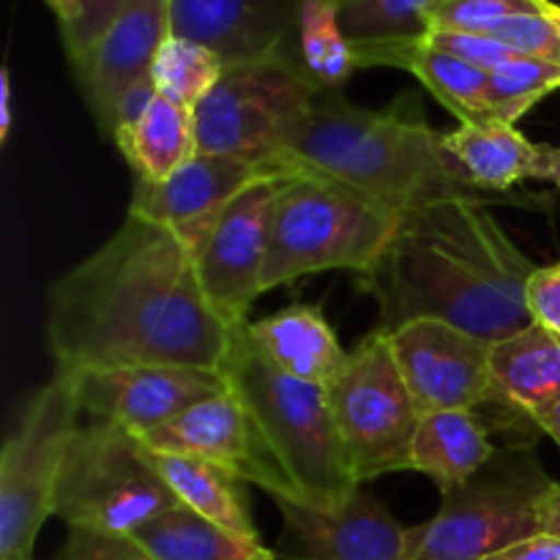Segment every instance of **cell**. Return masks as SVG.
<instances>
[{"mask_svg": "<svg viewBox=\"0 0 560 560\" xmlns=\"http://www.w3.org/2000/svg\"><path fill=\"white\" fill-rule=\"evenodd\" d=\"M11 126H14V115H11V77L3 71L0 77V142L9 140Z\"/></svg>", "mask_w": 560, "mask_h": 560, "instance_id": "cell-38", "label": "cell"}, {"mask_svg": "<svg viewBox=\"0 0 560 560\" xmlns=\"http://www.w3.org/2000/svg\"><path fill=\"white\" fill-rule=\"evenodd\" d=\"M485 560H560V539L547 534H534L523 541L503 547Z\"/></svg>", "mask_w": 560, "mask_h": 560, "instance_id": "cell-36", "label": "cell"}, {"mask_svg": "<svg viewBox=\"0 0 560 560\" xmlns=\"http://www.w3.org/2000/svg\"><path fill=\"white\" fill-rule=\"evenodd\" d=\"M126 0H80L77 16L69 25L60 27L63 47L69 52L71 66L80 63L88 52L98 44V38L109 31L118 14L124 11Z\"/></svg>", "mask_w": 560, "mask_h": 560, "instance_id": "cell-31", "label": "cell"}, {"mask_svg": "<svg viewBox=\"0 0 560 560\" xmlns=\"http://www.w3.org/2000/svg\"><path fill=\"white\" fill-rule=\"evenodd\" d=\"M492 413L495 427L514 432L520 446H534L536 416L560 399V337L539 323L492 342Z\"/></svg>", "mask_w": 560, "mask_h": 560, "instance_id": "cell-19", "label": "cell"}, {"mask_svg": "<svg viewBox=\"0 0 560 560\" xmlns=\"http://www.w3.org/2000/svg\"><path fill=\"white\" fill-rule=\"evenodd\" d=\"M66 375L74 383L82 413L113 421L137 438L230 388L222 372L195 366H107Z\"/></svg>", "mask_w": 560, "mask_h": 560, "instance_id": "cell-14", "label": "cell"}, {"mask_svg": "<svg viewBox=\"0 0 560 560\" xmlns=\"http://www.w3.org/2000/svg\"><path fill=\"white\" fill-rule=\"evenodd\" d=\"M293 58L320 93L342 91L359 71L355 49L339 25L337 0H304L295 22Z\"/></svg>", "mask_w": 560, "mask_h": 560, "instance_id": "cell-27", "label": "cell"}, {"mask_svg": "<svg viewBox=\"0 0 560 560\" xmlns=\"http://www.w3.org/2000/svg\"><path fill=\"white\" fill-rule=\"evenodd\" d=\"M52 560H156L148 556L131 536L69 530L63 547Z\"/></svg>", "mask_w": 560, "mask_h": 560, "instance_id": "cell-33", "label": "cell"}, {"mask_svg": "<svg viewBox=\"0 0 560 560\" xmlns=\"http://www.w3.org/2000/svg\"><path fill=\"white\" fill-rule=\"evenodd\" d=\"M490 435L492 430L479 410H438L421 416L410 443L408 470L430 476L441 492L454 490L495 457L498 446Z\"/></svg>", "mask_w": 560, "mask_h": 560, "instance_id": "cell-22", "label": "cell"}, {"mask_svg": "<svg viewBox=\"0 0 560 560\" xmlns=\"http://www.w3.org/2000/svg\"><path fill=\"white\" fill-rule=\"evenodd\" d=\"M353 49L359 69L394 66V69L410 71L459 124H487V120H492L490 71L432 47L424 36Z\"/></svg>", "mask_w": 560, "mask_h": 560, "instance_id": "cell-21", "label": "cell"}, {"mask_svg": "<svg viewBox=\"0 0 560 560\" xmlns=\"http://www.w3.org/2000/svg\"><path fill=\"white\" fill-rule=\"evenodd\" d=\"M397 224V211L339 180L288 175L273 208L262 293L320 271L361 277L386 252Z\"/></svg>", "mask_w": 560, "mask_h": 560, "instance_id": "cell-5", "label": "cell"}, {"mask_svg": "<svg viewBox=\"0 0 560 560\" xmlns=\"http://www.w3.org/2000/svg\"><path fill=\"white\" fill-rule=\"evenodd\" d=\"M525 304H528L530 320L560 337V262L536 266L525 288Z\"/></svg>", "mask_w": 560, "mask_h": 560, "instance_id": "cell-34", "label": "cell"}, {"mask_svg": "<svg viewBox=\"0 0 560 560\" xmlns=\"http://www.w3.org/2000/svg\"><path fill=\"white\" fill-rule=\"evenodd\" d=\"M44 3H47L49 9H52V14L58 16L60 27L69 25L77 16V9H80V0H44Z\"/></svg>", "mask_w": 560, "mask_h": 560, "instance_id": "cell-41", "label": "cell"}, {"mask_svg": "<svg viewBox=\"0 0 560 560\" xmlns=\"http://www.w3.org/2000/svg\"><path fill=\"white\" fill-rule=\"evenodd\" d=\"M151 459L180 506L191 509L200 517L211 520V523L222 525L233 534L260 539L255 520H252L246 481H241L238 476L219 468V465L202 463L195 457H180V454L151 452Z\"/></svg>", "mask_w": 560, "mask_h": 560, "instance_id": "cell-24", "label": "cell"}, {"mask_svg": "<svg viewBox=\"0 0 560 560\" xmlns=\"http://www.w3.org/2000/svg\"><path fill=\"white\" fill-rule=\"evenodd\" d=\"M238 328L208 301L184 238L135 213L49 290L47 345L66 372L107 366L222 372Z\"/></svg>", "mask_w": 560, "mask_h": 560, "instance_id": "cell-1", "label": "cell"}, {"mask_svg": "<svg viewBox=\"0 0 560 560\" xmlns=\"http://www.w3.org/2000/svg\"><path fill=\"white\" fill-rule=\"evenodd\" d=\"M277 167L339 180L397 213L438 200L536 206L530 195H495L470 184L410 93L386 109L350 104L339 91L317 93Z\"/></svg>", "mask_w": 560, "mask_h": 560, "instance_id": "cell-3", "label": "cell"}, {"mask_svg": "<svg viewBox=\"0 0 560 560\" xmlns=\"http://www.w3.org/2000/svg\"><path fill=\"white\" fill-rule=\"evenodd\" d=\"M288 175L268 173L241 191L217 222L191 246L197 277L213 310L230 323L244 326L246 312L262 293V268L271 244L273 208Z\"/></svg>", "mask_w": 560, "mask_h": 560, "instance_id": "cell-11", "label": "cell"}, {"mask_svg": "<svg viewBox=\"0 0 560 560\" xmlns=\"http://www.w3.org/2000/svg\"><path fill=\"white\" fill-rule=\"evenodd\" d=\"M443 145L465 178L485 191L512 195L517 184L539 178L541 145L530 142L512 124H459L443 135Z\"/></svg>", "mask_w": 560, "mask_h": 560, "instance_id": "cell-23", "label": "cell"}, {"mask_svg": "<svg viewBox=\"0 0 560 560\" xmlns=\"http://www.w3.org/2000/svg\"><path fill=\"white\" fill-rule=\"evenodd\" d=\"M173 506L178 501L140 438L102 419L77 427L55 490V517L69 530L135 536Z\"/></svg>", "mask_w": 560, "mask_h": 560, "instance_id": "cell-6", "label": "cell"}, {"mask_svg": "<svg viewBox=\"0 0 560 560\" xmlns=\"http://www.w3.org/2000/svg\"><path fill=\"white\" fill-rule=\"evenodd\" d=\"M448 0H337L339 25L353 47L421 38L432 11Z\"/></svg>", "mask_w": 560, "mask_h": 560, "instance_id": "cell-29", "label": "cell"}, {"mask_svg": "<svg viewBox=\"0 0 560 560\" xmlns=\"http://www.w3.org/2000/svg\"><path fill=\"white\" fill-rule=\"evenodd\" d=\"M284 523L277 560H408L413 528L361 490L337 514L295 501H273Z\"/></svg>", "mask_w": 560, "mask_h": 560, "instance_id": "cell-15", "label": "cell"}, {"mask_svg": "<svg viewBox=\"0 0 560 560\" xmlns=\"http://www.w3.org/2000/svg\"><path fill=\"white\" fill-rule=\"evenodd\" d=\"M230 388L255 419L268 452L293 485L299 503L337 514L359 492L326 388L295 381L268 364L246 337V323L235 331L233 350L222 366Z\"/></svg>", "mask_w": 560, "mask_h": 560, "instance_id": "cell-4", "label": "cell"}, {"mask_svg": "<svg viewBox=\"0 0 560 560\" xmlns=\"http://www.w3.org/2000/svg\"><path fill=\"white\" fill-rule=\"evenodd\" d=\"M539 180H552L560 189V145H541Z\"/></svg>", "mask_w": 560, "mask_h": 560, "instance_id": "cell-39", "label": "cell"}, {"mask_svg": "<svg viewBox=\"0 0 560 560\" xmlns=\"http://www.w3.org/2000/svg\"><path fill=\"white\" fill-rule=\"evenodd\" d=\"M301 3L304 0H170V33L206 44L224 66L293 58Z\"/></svg>", "mask_w": 560, "mask_h": 560, "instance_id": "cell-17", "label": "cell"}, {"mask_svg": "<svg viewBox=\"0 0 560 560\" xmlns=\"http://www.w3.org/2000/svg\"><path fill=\"white\" fill-rule=\"evenodd\" d=\"M167 36L170 0H126L118 20L74 66L82 96L102 131L113 135L120 96L151 77L153 58Z\"/></svg>", "mask_w": 560, "mask_h": 560, "instance_id": "cell-18", "label": "cell"}, {"mask_svg": "<svg viewBox=\"0 0 560 560\" xmlns=\"http://www.w3.org/2000/svg\"><path fill=\"white\" fill-rule=\"evenodd\" d=\"M156 96H159V93H156V85H153L151 77H148V80H142V82H137V85H131L129 91L120 96L118 107H115L113 137H115V131H118V129H124V126H131L135 120H140Z\"/></svg>", "mask_w": 560, "mask_h": 560, "instance_id": "cell-35", "label": "cell"}, {"mask_svg": "<svg viewBox=\"0 0 560 560\" xmlns=\"http://www.w3.org/2000/svg\"><path fill=\"white\" fill-rule=\"evenodd\" d=\"M131 539L156 560H277L260 539L233 534L186 506H173Z\"/></svg>", "mask_w": 560, "mask_h": 560, "instance_id": "cell-25", "label": "cell"}, {"mask_svg": "<svg viewBox=\"0 0 560 560\" xmlns=\"http://www.w3.org/2000/svg\"><path fill=\"white\" fill-rule=\"evenodd\" d=\"M151 452L180 454L230 470L246 485H257L273 501H295L293 485L268 452L255 419L233 388L191 405L167 424L140 435Z\"/></svg>", "mask_w": 560, "mask_h": 560, "instance_id": "cell-13", "label": "cell"}, {"mask_svg": "<svg viewBox=\"0 0 560 560\" xmlns=\"http://www.w3.org/2000/svg\"><path fill=\"white\" fill-rule=\"evenodd\" d=\"M536 528H539V534L560 539V481H552L541 492L539 503H536Z\"/></svg>", "mask_w": 560, "mask_h": 560, "instance_id": "cell-37", "label": "cell"}, {"mask_svg": "<svg viewBox=\"0 0 560 560\" xmlns=\"http://www.w3.org/2000/svg\"><path fill=\"white\" fill-rule=\"evenodd\" d=\"M326 397L361 485L408 470L421 416L386 334L372 328L350 350L342 372L326 386Z\"/></svg>", "mask_w": 560, "mask_h": 560, "instance_id": "cell-10", "label": "cell"}, {"mask_svg": "<svg viewBox=\"0 0 560 560\" xmlns=\"http://www.w3.org/2000/svg\"><path fill=\"white\" fill-rule=\"evenodd\" d=\"M115 145L142 180H164L197 153L195 113L156 96L140 120L115 131Z\"/></svg>", "mask_w": 560, "mask_h": 560, "instance_id": "cell-26", "label": "cell"}, {"mask_svg": "<svg viewBox=\"0 0 560 560\" xmlns=\"http://www.w3.org/2000/svg\"><path fill=\"white\" fill-rule=\"evenodd\" d=\"M560 88V66L550 60L514 55L490 71L492 120L517 124L525 113Z\"/></svg>", "mask_w": 560, "mask_h": 560, "instance_id": "cell-30", "label": "cell"}, {"mask_svg": "<svg viewBox=\"0 0 560 560\" xmlns=\"http://www.w3.org/2000/svg\"><path fill=\"white\" fill-rule=\"evenodd\" d=\"M224 60L211 47L170 33L151 66V80L159 96L195 113L202 98L224 77Z\"/></svg>", "mask_w": 560, "mask_h": 560, "instance_id": "cell-28", "label": "cell"}, {"mask_svg": "<svg viewBox=\"0 0 560 560\" xmlns=\"http://www.w3.org/2000/svg\"><path fill=\"white\" fill-rule=\"evenodd\" d=\"M536 427L541 430V435L552 438L556 446L560 448V399L556 405H550V408L541 410V413L536 416Z\"/></svg>", "mask_w": 560, "mask_h": 560, "instance_id": "cell-40", "label": "cell"}, {"mask_svg": "<svg viewBox=\"0 0 560 560\" xmlns=\"http://www.w3.org/2000/svg\"><path fill=\"white\" fill-rule=\"evenodd\" d=\"M252 348L271 366L295 381L326 388L342 372L348 350L320 306L293 304L273 315L246 323Z\"/></svg>", "mask_w": 560, "mask_h": 560, "instance_id": "cell-20", "label": "cell"}, {"mask_svg": "<svg viewBox=\"0 0 560 560\" xmlns=\"http://www.w3.org/2000/svg\"><path fill=\"white\" fill-rule=\"evenodd\" d=\"M386 337L419 416L492 402V342L432 317L405 323Z\"/></svg>", "mask_w": 560, "mask_h": 560, "instance_id": "cell-12", "label": "cell"}, {"mask_svg": "<svg viewBox=\"0 0 560 560\" xmlns=\"http://www.w3.org/2000/svg\"><path fill=\"white\" fill-rule=\"evenodd\" d=\"M427 42L432 47L443 49V52L454 55L459 60H468V63L479 66V69L492 71L501 63H506L509 58H514V49H509L506 44L495 42L490 36H479V33H463V31H443V27H430L427 31Z\"/></svg>", "mask_w": 560, "mask_h": 560, "instance_id": "cell-32", "label": "cell"}, {"mask_svg": "<svg viewBox=\"0 0 560 560\" xmlns=\"http://www.w3.org/2000/svg\"><path fill=\"white\" fill-rule=\"evenodd\" d=\"M268 170L217 153H197L164 180H135L129 213L170 228L195 246L219 213Z\"/></svg>", "mask_w": 560, "mask_h": 560, "instance_id": "cell-16", "label": "cell"}, {"mask_svg": "<svg viewBox=\"0 0 560 560\" xmlns=\"http://www.w3.org/2000/svg\"><path fill=\"white\" fill-rule=\"evenodd\" d=\"M80 402L66 372L22 408L0 452V560H33L38 530L55 517L66 448L80 427Z\"/></svg>", "mask_w": 560, "mask_h": 560, "instance_id": "cell-9", "label": "cell"}, {"mask_svg": "<svg viewBox=\"0 0 560 560\" xmlns=\"http://www.w3.org/2000/svg\"><path fill=\"white\" fill-rule=\"evenodd\" d=\"M550 485L534 446L498 448L479 474L441 492V512L413 528L408 560H485L539 534L536 503Z\"/></svg>", "mask_w": 560, "mask_h": 560, "instance_id": "cell-7", "label": "cell"}, {"mask_svg": "<svg viewBox=\"0 0 560 560\" xmlns=\"http://www.w3.org/2000/svg\"><path fill=\"white\" fill-rule=\"evenodd\" d=\"M536 266L509 238L490 206L438 200L399 213V224L359 288L381 306L377 331L419 317L446 320L487 342L530 323L525 288Z\"/></svg>", "mask_w": 560, "mask_h": 560, "instance_id": "cell-2", "label": "cell"}, {"mask_svg": "<svg viewBox=\"0 0 560 560\" xmlns=\"http://www.w3.org/2000/svg\"><path fill=\"white\" fill-rule=\"evenodd\" d=\"M317 93L293 58L228 66L195 109L197 151L279 173V159Z\"/></svg>", "mask_w": 560, "mask_h": 560, "instance_id": "cell-8", "label": "cell"}]
</instances>
